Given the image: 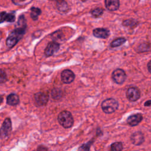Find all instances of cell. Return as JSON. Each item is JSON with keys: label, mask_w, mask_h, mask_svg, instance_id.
I'll list each match as a JSON object with an SVG mask.
<instances>
[{"label": "cell", "mask_w": 151, "mask_h": 151, "mask_svg": "<svg viewBox=\"0 0 151 151\" xmlns=\"http://www.w3.org/2000/svg\"><path fill=\"white\" fill-rule=\"evenodd\" d=\"M25 28L19 27L14 30L6 39V45L9 48L14 46L24 34Z\"/></svg>", "instance_id": "cell-1"}, {"label": "cell", "mask_w": 151, "mask_h": 151, "mask_svg": "<svg viewBox=\"0 0 151 151\" xmlns=\"http://www.w3.org/2000/svg\"><path fill=\"white\" fill-rule=\"evenodd\" d=\"M59 123L64 128L71 127L74 122L73 117L70 112L68 111H63L58 116Z\"/></svg>", "instance_id": "cell-2"}, {"label": "cell", "mask_w": 151, "mask_h": 151, "mask_svg": "<svg viewBox=\"0 0 151 151\" xmlns=\"http://www.w3.org/2000/svg\"><path fill=\"white\" fill-rule=\"evenodd\" d=\"M101 106L103 111L104 113L110 114L113 113L117 109L119 103L115 99L110 98L104 100L102 102Z\"/></svg>", "instance_id": "cell-3"}, {"label": "cell", "mask_w": 151, "mask_h": 151, "mask_svg": "<svg viewBox=\"0 0 151 151\" xmlns=\"http://www.w3.org/2000/svg\"><path fill=\"white\" fill-rule=\"evenodd\" d=\"M126 78V73L122 69H116L112 73V78L117 84H121L124 83Z\"/></svg>", "instance_id": "cell-4"}, {"label": "cell", "mask_w": 151, "mask_h": 151, "mask_svg": "<svg viewBox=\"0 0 151 151\" xmlns=\"http://www.w3.org/2000/svg\"><path fill=\"white\" fill-rule=\"evenodd\" d=\"M126 96L127 99L131 101H136L139 99L140 96V91L136 87H130L127 90Z\"/></svg>", "instance_id": "cell-5"}, {"label": "cell", "mask_w": 151, "mask_h": 151, "mask_svg": "<svg viewBox=\"0 0 151 151\" xmlns=\"http://www.w3.org/2000/svg\"><path fill=\"white\" fill-rule=\"evenodd\" d=\"M12 128L11 121L10 119L6 118L0 129V137H5L9 134Z\"/></svg>", "instance_id": "cell-6"}, {"label": "cell", "mask_w": 151, "mask_h": 151, "mask_svg": "<svg viewBox=\"0 0 151 151\" xmlns=\"http://www.w3.org/2000/svg\"><path fill=\"white\" fill-rule=\"evenodd\" d=\"M60 48V44L56 42H50L45 49V55L47 57L51 56L57 52Z\"/></svg>", "instance_id": "cell-7"}, {"label": "cell", "mask_w": 151, "mask_h": 151, "mask_svg": "<svg viewBox=\"0 0 151 151\" xmlns=\"http://www.w3.org/2000/svg\"><path fill=\"white\" fill-rule=\"evenodd\" d=\"M34 99L36 104L38 106L45 105L48 100V96L44 92H39L35 94Z\"/></svg>", "instance_id": "cell-8"}, {"label": "cell", "mask_w": 151, "mask_h": 151, "mask_svg": "<svg viewBox=\"0 0 151 151\" xmlns=\"http://www.w3.org/2000/svg\"><path fill=\"white\" fill-rule=\"evenodd\" d=\"M61 77L63 83L68 84L73 81L75 78V75L72 71L70 70H65L61 73Z\"/></svg>", "instance_id": "cell-9"}, {"label": "cell", "mask_w": 151, "mask_h": 151, "mask_svg": "<svg viewBox=\"0 0 151 151\" xmlns=\"http://www.w3.org/2000/svg\"><path fill=\"white\" fill-rule=\"evenodd\" d=\"M142 119L143 117L142 114L137 113L129 116L127 120V122L130 126H134L137 125L142 120Z\"/></svg>", "instance_id": "cell-10"}, {"label": "cell", "mask_w": 151, "mask_h": 151, "mask_svg": "<svg viewBox=\"0 0 151 151\" xmlns=\"http://www.w3.org/2000/svg\"><path fill=\"white\" fill-rule=\"evenodd\" d=\"M93 35L99 38H107L110 35V31L106 28H96L93 30Z\"/></svg>", "instance_id": "cell-11"}, {"label": "cell", "mask_w": 151, "mask_h": 151, "mask_svg": "<svg viewBox=\"0 0 151 151\" xmlns=\"http://www.w3.org/2000/svg\"><path fill=\"white\" fill-rule=\"evenodd\" d=\"M131 141L135 145H141L144 141V136L140 132L134 133L131 136Z\"/></svg>", "instance_id": "cell-12"}, {"label": "cell", "mask_w": 151, "mask_h": 151, "mask_svg": "<svg viewBox=\"0 0 151 151\" xmlns=\"http://www.w3.org/2000/svg\"><path fill=\"white\" fill-rule=\"evenodd\" d=\"M15 14L14 13H6L5 12H2L0 13V23L4 21L12 22L15 21Z\"/></svg>", "instance_id": "cell-13"}, {"label": "cell", "mask_w": 151, "mask_h": 151, "mask_svg": "<svg viewBox=\"0 0 151 151\" xmlns=\"http://www.w3.org/2000/svg\"><path fill=\"white\" fill-rule=\"evenodd\" d=\"M105 6L108 10L113 11L118 9L120 3L118 0H106L105 1Z\"/></svg>", "instance_id": "cell-14"}, {"label": "cell", "mask_w": 151, "mask_h": 151, "mask_svg": "<svg viewBox=\"0 0 151 151\" xmlns=\"http://www.w3.org/2000/svg\"><path fill=\"white\" fill-rule=\"evenodd\" d=\"M19 97L15 94H9L6 99V102L8 104L11 106L17 105L19 103Z\"/></svg>", "instance_id": "cell-15"}, {"label": "cell", "mask_w": 151, "mask_h": 151, "mask_svg": "<svg viewBox=\"0 0 151 151\" xmlns=\"http://www.w3.org/2000/svg\"><path fill=\"white\" fill-rule=\"evenodd\" d=\"M126 40L124 38H117L114 40H113L111 44H110V47H112V48H114V47H119L122 44H123L125 42H126Z\"/></svg>", "instance_id": "cell-16"}, {"label": "cell", "mask_w": 151, "mask_h": 151, "mask_svg": "<svg viewBox=\"0 0 151 151\" xmlns=\"http://www.w3.org/2000/svg\"><path fill=\"white\" fill-rule=\"evenodd\" d=\"M57 6L59 11L61 12H66L68 9V6L65 1H58L57 2Z\"/></svg>", "instance_id": "cell-17"}, {"label": "cell", "mask_w": 151, "mask_h": 151, "mask_svg": "<svg viewBox=\"0 0 151 151\" xmlns=\"http://www.w3.org/2000/svg\"><path fill=\"white\" fill-rule=\"evenodd\" d=\"M41 11L40 9L35 7H32L31 9V17L33 20H37Z\"/></svg>", "instance_id": "cell-18"}, {"label": "cell", "mask_w": 151, "mask_h": 151, "mask_svg": "<svg viewBox=\"0 0 151 151\" xmlns=\"http://www.w3.org/2000/svg\"><path fill=\"white\" fill-rule=\"evenodd\" d=\"M111 151H122L123 145L121 142H115L111 145Z\"/></svg>", "instance_id": "cell-19"}, {"label": "cell", "mask_w": 151, "mask_h": 151, "mask_svg": "<svg viewBox=\"0 0 151 151\" xmlns=\"http://www.w3.org/2000/svg\"><path fill=\"white\" fill-rule=\"evenodd\" d=\"M103 9L100 8H96V9H93V11H91V12L92 15L94 17H99L101 16L103 14Z\"/></svg>", "instance_id": "cell-20"}, {"label": "cell", "mask_w": 151, "mask_h": 151, "mask_svg": "<svg viewBox=\"0 0 151 151\" xmlns=\"http://www.w3.org/2000/svg\"><path fill=\"white\" fill-rule=\"evenodd\" d=\"M7 76L6 73L2 69H0V83H3L6 81Z\"/></svg>", "instance_id": "cell-21"}, {"label": "cell", "mask_w": 151, "mask_h": 151, "mask_svg": "<svg viewBox=\"0 0 151 151\" xmlns=\"http://www.w3.org/2000/svg\"><path fill=\"white\" fill-rule=\"evenodd\" d=\"M89 144H85L82 145L81 147H80L78 151H89Z\"/></svg>", "instance_id": "cell-22"}, {"label": "cell", "mask_w": 151, "mask_h": 151, "mask_svg": "<svg viewBox=\"0 0 151 151\" xmlns=\"http://www.w3.org/2000/svg\"><path fill=\"white\" fill-rule=\"evenodd\" d=\"M61 94L60 91L55 90H54V91H52V97H53L54 98H55V99H58V98H60V97H61V95H60V94Z\"/></svg>", "instance_id": "cell-23"}, {"label": "cell", "mask_w": 151, "mask_h": 151, "mask_svg": "<svg viewBox=\"0 0 151 151\" xmlns=\"http://www.w3.org/2000/svg\"><path fill=\"white\" fill-rule=\"evenodd\" d=\"M37 151H48V149L44 146L41 145V146L38 147V148L37 149Z\"/></svg>", "instance_id": "cell-24"}, {"label": "cell", "mask_w": 151, "mask_h": 151, "mask_svg": "<svg viewBox=\"0 0 151 151\" xmlns=\"http://www.w3.org/2000/svg\"><path fill=\"white\" fill-rule=\"evenodd\" d=\"M147 69H148L149 71L151 73V61H149L147 64Z\"/></svg>", "instance_id": "cell-25"}, {"label": "cell", "mask_w": 151, "mask_h": 151, "mask_svg": "<svg viewBox=\"0 0 151 151\" xmlns=\"http://www.w3.org/2000/svg\"><path fill=\"white\" fill-rule=\"evenodd\" d=\"M2 97L1 96H0V104L2 103Z\"/></svg>", "instance_id": "cell-26"}]
</instances>
